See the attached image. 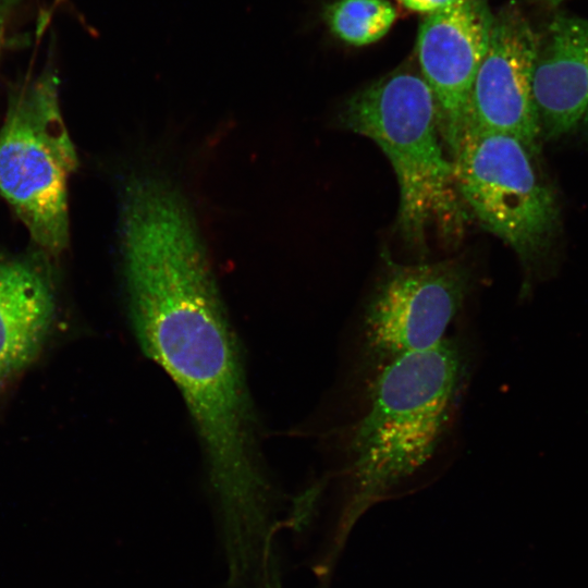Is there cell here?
<instances>
[{"instance_id":"obj_1","label":"cell","mask_w":588,"mask_h":588,"mask_svg":"<svg viewBox=\"0 0 588 588\" xmlns=\"http://www.w3.org/2000/svg\"><path fill=\"white\" fill-rule=\"evenodd\" d=\"M123 268L131 321L148 357L179 388L211 468L226 489L255 485L253 417L234 333L194 216L170 182L124 186Z\"/></svg>"},{"instance_id":"obj_2","label":"cell","mask_w":588,"mask_h":588,"mask_svg":"<svg viewBox=\"0 0 588 588\" xmlns=\"http://www.w3.org/2000/svg\"><path fill=\"white\" fill-rule=\"evenodd\" d=\"M453 339L376 366L347 446L359 502L383 495L426 465L456 414L468 372Z\"/></svg>"},{"instance_id":"obj_3","label":"cell","mask_w":588,"mask_h":588,"mask_svg":"<svg viewBox=\"0 0 588 588\" xmlns=\"http://www.w3.org/2000/svg\"><path fill=\"white\" fill-rule=\"evenodd\" d=\"M340 121L375 142L391 162L400 188L397 225L409 244H424L431 228L450 242L461 237L467 211L420 74L400 70L381 77L346 100Z\"/></svg>"},{"instance_id":"obj_4","label":"cell","mask_w":588,"mask_h":588,"mask_svg":"<svg viewBox=\"0 0 588 588\" xmlns=\"http://www.w3.org/2000/svg\"><path fill=\"white\" fill-rule=\"evenodd\" d=\"M536 157L511 135L470 127L452 157L465 208L529 271L540 267L561 224L555 192Z\"/></svg>"},{"instance_id":"obj_5","label":"cell","mask_w":588,"mask_h":588,"mask_svg":"<svg viewBox=\"0 0 588 588\" xmlns=\"http://www.w3.org/2000/svg\"><path fill=\"white\" fill-rule=\"evenodd\" d=\"M58 83L45 74L26 85L0 131V194L32 238L50 253L69 241L68 181L77 166Z\"/></svg>"},{"instance_id":"obj_6","label":"cell","mask_w":588,"mask_h":588,"mask_svg":"<svg viewBox=\"0 0 588 588\" xmlns=\"http://www.w3.org/2000/svg\"><path fill=\"white\" fill-rule=\"evenodd\" d=\"M471 285V273L460 260L389 261L362 316L363 344L376 366L443 342Z\"/></svg>"},{"instance_id":"obj_7","label":"cell","mask_w":588,"mask_h":588,"mask_svg":"<svg viewBox=\"0 0 588 588\" xmlns=\"http://www.w3.org/2000/svg\"><path fill=\"white\" fill-rule=\"evenodd\" d=\"M538 45V32L517 7L494 15L470 91L467 124V128L511 135L536 155L542 138L532 93Z\"/></svg>"},{"instance_id":"obj_8","label":"cell","mask_w":588,"mask_h":588,"mask_svg":"<svg viewBox=\"0 0 588 588\" xmlns=\"http://www.w3.org/2000/svg\"><path fill=\"white\" fill-rule=\"evenodd\" d=\"M493 17L485 0H456L428 14L419 27V71L433 95L451 160L467 128L470 91Z\"/></svg>"},{"instance_id":"obj_9","label":"cell","mask_w":588,"mask_h":588,"mask_svg":"<svg viewBox=\"0 0 588 588\" xmlns=\"http://www.w3.org/2000/svg\"><path fill=\"white\" fill-rule=\"evenodd\" d=\"M538 34L532 93L542 138L588 140V19L558 11Z\"/></svg>"},{"instance_id":"obj_10","label":"cell","mask_w":588,"mask_h":588,"mask_svg":"<svg viewBox=\"0 0 588 588\" xmlns=\"http://www.w3.org/2000/svg\"><path fill=\"white\" fill-rule=\"evenodd\" d=\"M54 313L51 283L41 268L0 264V388L38 354Z\"/></svg>"},{"instance_id":"obj_11","label":"cell","mask_w":588,"mask_h":588,"mask_svg":"<svg viewBox=\"0 0 588 588\" xmlns=\"http://www.w3.org/2000/svg\"><path fill=\"white\" fill-rule=\"evenodd\" d=\"M396 17L388 0H336L323 10L330 32L352 46H366L382 38Z\"/></svg>"},{"instance_id":"obj_12","label":"cell","mask_w":588,"mask_h":588,"mask_svg":"<svg viewBox=\"0 0 588 588\" xmlns=\"http://www.w3.org/2000/svg\"><path fill=\"white\" fill-rule=\"evenodd\" d=\"M455 1L456 0H400L407 9L427 14L442 10Z\"/></svg>"},{"instance_id":"obj_13","label":"cell","mask_w":588,"mask_h":588,"mask_svg":"<svg viewBox=\"0 0 588 588\" xmlns=\"http://www.w3.org/2000/svg\"><path fill=\"white\" fill-rule=\"evenodd\" d=\"M4 1H7V0H0V3L4 2Z\"/></svg>"}]
</instances>
